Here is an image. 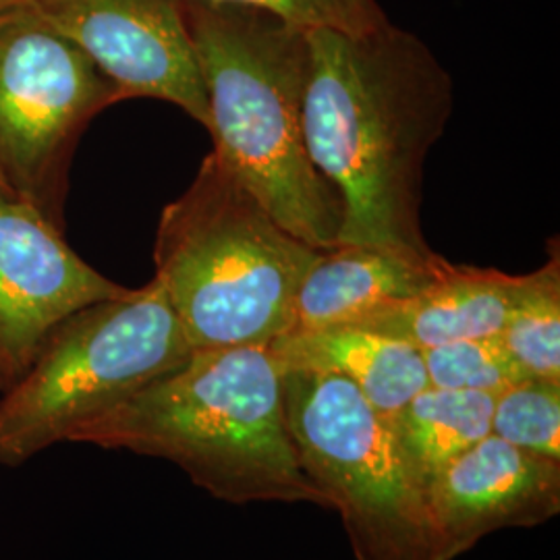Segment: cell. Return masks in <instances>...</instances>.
<instances>
[{"label": "cell", "mask_w": 560, "mask_h": 560, "mask_svg": "<svg viewBox=\"0 0 560 560\" xmlns=\"http://www.w3.org/2000/svg\"><path fill=\"white\" fill-rule=\"evenodd\" d=\"M318 254L210 152L162 210L154 279L191 349L270 345L291 330L301 280Z\"/></svg>", "instance_id": "cell-4"}, {"label": "cell", "mask_w": 560, "mask_h": 560, "mask_svg": "<svg viewBox=\"0 0 560 560\" xmlns=\"http://www.w3.org/2000/svg\"><path fill=\"white\" fill-rule=\"evenodd\" d=\"M71 442L179 465L214 499L326 506L287 430L282 372L268 345L194 349Z\"/></svg>", "instance_id": "cell-3"}, {"label": "cell", "mask_w": 560, "mask_h": 560, "mask_svg": "<svg viewBox=\"0 0 560 560\" xmlns=\"http://www.w3.org/2000/svg\"><path fill=\"white\" fill-rule=\"evenodd\" d=\"M492 434L521 451L560 460V382L525 378L494 399Z\"/></svg>", "instance_id": "cell-16"}, {"label": "cell", "mask_w": 560, "mask_h": 560, "mask_svg": "<svg viewBox=\"0 0 560 560\" xmlns=\"http://www.w3.org/2000/svg\"><path fill=\"white\" fill-rule=\"evenodd\" d=\"M425 501L439 540L436 560H455L492 532L557 517L560 460L490 434L442 471Z\"/></svg>", "instance_id": "cell-10"}, {"label": "cell", "mask_w": 560, "mask_h": 560, "mask_svg": "<svg viewBox=\"0 0 560 560\" xmlns=\"http://www.w3.org/2000/svg\"><path fill=\"white\" fill-rule=\"evenodd\" d=\"M120 101L96 62L30 7L0 15V179L60 231L75 145Z\"/></svg>", "instance_id": "cell-7"}, {"label": "cell", "mask_w": 560, "mask_h": 560, "mask_svg": "<svg viewBox=\"0 0 560 560\" xmlns=\"http://www.w3.org/2000/svg\"><path fill=\"white\" fill-rule=\"evenodd\" d=\"M264 9L301 30L368 34L388 23L378 0H222Z\"/></svg>", "instance_id": "cell-18"}, {"label": "cell", "mask_w": 560, "mask_h": 560, "mask_svg": "<svg viewBox=\"0 0 560 560\" xmlns=\"http://www.w3.org/2000/svg\"><path fill=\"white\" fill-rule=\"evenodd\" d=\"M62 233L36 208L0 198V345L20 376L57 324L127 291L83 261Z\"/></svg>", "instance_id": "cell-9"}, {"label": "cell", "mask_w": 560, "mask_h": 560, "mask_svg": "<svg viewBox=\"0 0 560 560\" xmlns=\"http://www.w3.org/2000/svg\"><path fill=\"white\" fill-rule=\"evenodd\" d=\"M268 347L280 372L305 370L342 376L386 418L397 416L430 386L418 347L360 326L291 328Z\"/></svg>", "instance_id": "cell-13"}, {"label": "cell", "mask_w": 560, "mask_h": 560, "mask_svg": "<svg viewBox=\"0 0 560 560\" xmlns=\"http://www.w3.org/2000/svg\"><path fill=\"white\" fill-rule=\"evenodd\" d=\"M200 69L214 154L303 243H339L340 201L310 161L303 101L307 30L222 0H180Z\"/></svg>", "instance_id": "cell-2"}, {"label": "cell", "mask_w": 560, "mask_h": 560, "mask_svg": "<svg viewBox=\"0 0 560 560\" xmlns=\"http://www.w3.org/2000/svg\"><path fill=\"white\" fill-rule=\"evenodd\" d=\"M0 198H9V200H15V196L11 194V189L7 187V183L0 179Z\"/></svg>", "instance_id": "cell-21"}, {"label": "cell", "mask_w": 560, "mask_h": 560, "mask_svg": "<svg viewBox=\"0 0 560 560\" xmlns=\"http://www.w3.org/2000/svg\"><path fill=\"white\" fill-rule=\"evenodd\" d=\"M494 395L428 386L388 418L405 463L423 492L442 471L492 434Z\"/></svg>", "instance_id": "cell-14"}, {"label": "cell", "mask_w": 560, "mask_h": 560, "mask_svg": "<svg viewBox=\"0 0 560 560\" xmlns=\"http://www.w3.org/2000/svg\"><path fill=\"white\" fill-rule=\"evenodd\" d=\"M525 275L451 264L420 295L388 303L349 326H360L418 349L499 337L520 298Z\"/></svg>", "instance_id": "cell-12"}, {"label": "cell", "mask_w": 560, "mask_h": 560, "mask_svg": "<svg viewBox=\"0 0 560 560\" xmlns=\"http://www.w3.org/2000/svg\"><path fill=\"white\" fill-rule=\"evenodd\" d=\"M75 44L125 98H156L208 125V102L180 0H23Z\"/></svg>", "instance_id": "cell-8"}, {"label": "cell", "mask_w": 560, "mask_h": 560, "mask_svg": "<svg viewBox=\"0 0 560 560\" xmlns=\"http://www.w3.org/2000/svg\"><path fill=\"white\" fill-rule=\"evenodd\" d=\"M499 339L527 378L560 382L559 254L525 275Z\"/></svg>", "instance_id": "cell-15"}, {"label": "cell", "mask_w": 560, "mask_h": 560, "mask_svg": "<svg viewBox=\"0 0 560 560\" xmlns=\"http://www.w3.org/2000/svg\"><path fill=\"white\" fill-rule=\"evenodd\" d=\"M21 2H23V0H0V15H4L7 11L15 9Z\"/></svg>", "instance_id": "cell-20"}, {"label": "cell", "mask_w": 560, "mask_h": 560, "mask_svg": "<svg viewBox=\"0 0 560 560\" xmlns=\"http://www.w3.org/2000/svg\"><path fill=\"white\" fill-rule=\"evenodd\" d=\"M453 261L381 245L347 243L320 249L303 277L291 328L349 326L388 303L420 295Z\"/></svg>", "instance_id": "cell-11"}, {"label": "cell", "mask_w": 560, "mask_h": 560, "mask_svg": "<svg viewBox=\"0 0 560 560\" xmlns=\"http://www.w3.org/2000/svg\"><path fill=\"white\" fill-rule=\"evenodd\" d=\"M18 378H20V372H18L15 363L11 361L0 345V393H4Z\"/></svg>", "instance_id": "cell-19"}, {"label": "cell", "mask_w": 560, "mask_h": 560, "mask_svg": "<svg viewBox=\"0 0 560 560\" xmlns=\"http://www.w3.org/2000/svg\"><path fill=\"white\" fill-rule=\"evenodd\" d=\"M282 407L301 469L337 509L358 560H436L425 492L413 480L388 418L353 382L282 372Z\"/></svg>", "instance_id": "cell-6"}, {"label": "cell", "mask_w": 560, "mask_h": 560, "mask_svg": "<svg viewBox=\"0 0 560 560\" xmlns=\"http://www.w3.org/2000/svg\"><path fill=\"white\" fill-rule=\"evenodd\" d=\"M191 351L156 279L81 307L50 330L4 390L0 465L18 467L71 442L85 423L179 368Z\"/></svg>", "instance_id": "cell-5"}, {"label": "cell", "mask_w": 560, "mask_h": 560, "mask_svg": "<svg viewBox=\"0 0 560 560\" xmlns=\"http://www.w3.org/2000/svg\"><path fill=\"white\" fill-rule=\"evenodd\" d=\"M303 136L340 201L339 243L430 256L421 231L423 166L453 117L455 83L416 34L307 30Z\"/></svg>", "instance_id": "cell-1"}, {"label": "cell", "mask_w": 560, "mask_h": 560, "mask_svg": "<svg viewBox=\"0 0 560 560\" xmlns=\"http://www.w3.org/2000/svg\"><path fill=\"white\" fill-rule=\"evenodd\" d=\"M421 355L428 384L434 388L474 390L497 397L527 378L499 337L446 342L421 349Z\"/></svg>", "instance_id": "cell-17"}]
</instances>
